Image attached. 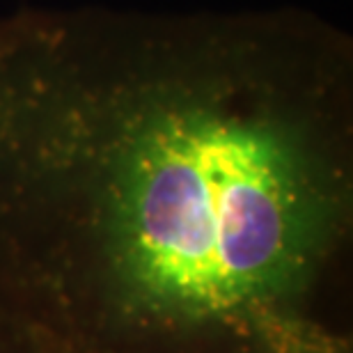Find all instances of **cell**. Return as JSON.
Listing matches in <instances>:
<instances>
[{"label":"cell","mask_w":353,"mask_h":353,"mask_svg":"<svg viewBox=\"0 0 353 353\" xmlns=\"http://www.w3.org/2000/svg\"><path fill=\"white\" fill-rule=\"evenodd\" d=\"M353 39L299 7L0 17V316L65 353H353Z\"/></svg>","instance_id":"1"},{"label":"cell","mask_w":353,"mask_h":353,"mask_svg":"<svg viewBox=\"0 0 353 353\" xmlns=\"http://www.w3.org/2000/svg\"><path fill=\"white\" fill-rule=\"evenodd\" d=\"M0 353H62L41 337L0 316Z\"/></svg>","instance_id":"2"}]
</instances>
